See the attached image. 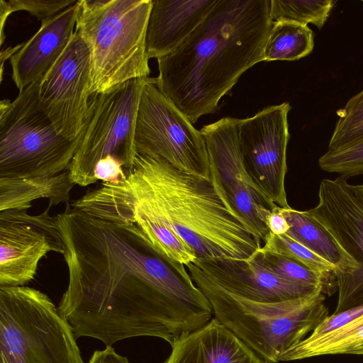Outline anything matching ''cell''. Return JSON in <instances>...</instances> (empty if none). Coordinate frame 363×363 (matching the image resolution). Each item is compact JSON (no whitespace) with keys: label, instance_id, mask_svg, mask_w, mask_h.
I'll list each match as a JSON object with an SVG mask.
<instances>
[{"label":"cell","instance_id":"obj_1","mask_svg":"<svg viewBox=\"0 0 363 363\" xmlns=\"http://www.w3.org/2000/svg\"><path fill=\"white\" fill-rule=\"evenodd\" d=\"M126 174L125 181L102 182L70 206L116 223L143 220L165 226L196 259H246L262 247L211 172L207 178L138 154Z\"/></svg>","mask_w":363,"mask_h":363},{"label":"cell","instance_id":"obj_2","mask_svg":"<svg viewBox=\"0 0 363 363\" xmlns=\"http://www.w3.org/2000/svg\"><path fill=\"white\" fill-rule=\"evenodd\" d=\"M53 217L69 272L67 289L57 311L70 326L99 307L132 277L190 304L211 308L184 264L160 253L117 223L69 203Z\"/></svg>","mask_w":363,"mask_h":363},{"label":"cell","instance_id":"obj_3","mask_svg":"<svg viewBox=\"0 0 363 363\" xmlns=\"http://www.w3.org/2000/svg\"><path fill=\"white\" fill-rule=\"evenodd\" d=\"M273 21L270 0H218L172 53L157 60V84L194 123L214 113L240 77L263 61Z\"/></svg>","mask_w":363,"mask_h":363},{"label":"cell","instance_id":"obj_4","mask_svg":"<svg viewBox=\"0 0 363 363\" xmlns=\"http://www.w3.org/2000/svg\"><path fill=\"white\" fill-rule=\"evenodd\" d=\"M188 272L209 301L214 317L268 363L281 362L286 351L328 315L322 289L296 299L259 302L233 294L199 274Z\"/></svg>","mask_w":363,"mask_h":363},{"label":"cell","instance_id":"obj_5","mask_svg":"<svg viewBox=\"0 0 363 363\" xmlns=\"http://www.w3.org/2000/svg\"><path fill=\"white\" fill-rule=\"evenodd\" d=\"M152 0H80L76 23L91 52L90 96L149 77L146 30Z\"/></svg>","mask_w":363,"mask_h":363},{"label":"cell","instance_id":"obj_6","mask_svg":"<svg viewBox=\"0 0 363 363\" xmlns=\"http://www.w3.org/2000/svg\"><path fill=\"white\" fill-rule=\"evenodd\" d=\"M40 83L19 91L11 101H0V178L55 176L69 170L79 147L60 134L42 109Z\"/></svg>","mask_w":363,"mask_h":363},{"label":"cell","instance_id":"obj_7","mask_svg":"<svg viewBox=\"0 0 363 363\" xmlns=\"http://www.w3.org/2000/svg\"><path fill=\"white\" fill-rule=\"evenodd\" d=\"M76 340L47 294L0 286V363H84Z\"/></svg>","mask_w":363,"mask_h":363},{"label":"cell","instance_id":"obj_8","mask_svg":"<svg viewBox=\"0 0 363 363\" xmlns=\"http://www.w3.org/2000/svg\"><path fill=\"white\" fill-rule=\"evenodd\" d=\"M127 81L105 92L91 96L79 147L69 169L74 185L96 182L98 162L111 155L125 172L133 168L137 155L135 130L143 86L147 79Z\"/></svg>","mask_w":363,"mask_h":363},{"label":"cell","instance_id":"obj_9","mask_svg":"<svg viewBox=\"0 0 363 363\" xmlns=\"http://www.w3.org/2000/svg\"><path fill=\"white\" fill-rule=\"evenodd\" d=\"M148 77L141 92L135 130L138 154L160 157L176 167L210 178L206 142L201 130Z\"/></svg>","mask_w":363,"mask_h":363},{"label":"cell","instance_id":"obj_10","mask_svg":"<svg viewBox=\"0 0 363 363\" xmlns=\"http://www.w3.org/2000/svg\"><path fill=\"white\" fill-rule=\"evenodd\" d=\"M239 119L225 117L204 125L201 132L208 154L211 172L229 201L262 242L270 235L267 220L278 207L255 184L242 162L238 142Z\"/></svg>","mask_w":363,"mask_h":363},{"label":"cell","instance_id":"obj_11","mask_svg":"<svg viewBox=\"0 0 363 363\" xmlns=\"http://www.w3.org/2000/svg\"><path fill=\"white\" fill-rule=\"evenodd\" d=\"M289 103L265 107L239 119L238 142L245 167L255 184L277 206L289 207L285 190L289 140Z\"/></svg>","mask_w":363,"mask_h":363},{"label":"cell","instance_id":"obj_12","mask_svg":"<svg viewBox=\"0 0 363 363\" xmlns=\"http://www.w3.org/2000/svg\"><path fill=\"white\" fill-rule=\"evenodd\" d=\"M91 52L75 28L69 45L39 84L38 99L57 131L74 140L82 133L89 104Z\"/></svg>","mask_w":363,"mask_h":363},{"label":"cell","instance_id":"obj_13","mask_svg":"<svg viewBox=\"0 0 363 363\" xmlns=\"http://www.w3.org/2000/svg\"><path fill=\"white\" fill-rule=\"evenodd\" d=\"M358 264L353 274L336 279L338 299L335 313L363 304V208L352 184L340 177L320 184L318 203L308 210Z\"/></svg>","mask_w":363,"mask_h":363},{"label":"cell","instance_id":"obj_14","mask_svg":"<svg viewBox=\"0 0 363 363\" xmlns=\"http://www.w3.org/2000/svg\"><path fill=\"white\" fill-rule=\"evenodd\" d=\"M50 208L38 215L27 210L0 211V286H23L34 279L40 260L49 252L64 254Z\"/></svg>","mask_w":363,"mask_h":363},{"label":"cell","instance_id":"obj_15","mask_svg":"<svg viewBox=\"0 0 363 363\" xmlns=\"http://www.w3.org/2000/svg\"><path fill=\"white\" fill-rule=\"evenodd\" d=\"M186 267L225 291L254 301L273 303L289 301L322 289L302 286L286 281L250 258L196 259Z\"/></svg>","mask_w":363,"mask_h":363},{"label":"cell","instance_id":"obj_16","mask_svg":"<svg viewBox=\"0 0 363 363\" xmlns=\"http://www.w3.org/2000/svg\"><path fill=\"white\" fill-rule=\"evenodd\" d=\"M80 0L41 23L39 30L9 59L12 79L19 91L40 83L71 41Z\"/></svg>","mask_w":363,"mask_h":363},{"label":"cell","instance_id":"obj_17","mask_svg":"<svg viewBox=\"0 0 363 363\" xmlns=\"http://www.w3.org/2000/svg\"><path fill=\"white\" fill-rule=\"evenodd\" d=\"M218 0H152L146 30L148 58L174 52L203 21Z\"/></svg>","mask_w":363,"mask_h":363},{"label":"cell","instance_id":"obj_18","mask_svg":"<svg viewBox=\"0 0 363 363\" xmlns=\"http://www.w3.org/2000/svg\"><path fill=\"white\" fill-rule=\"evenodd\" d=\"M164 363H268L213 317L172 345Z\"/></svg>","mask_w":363,"mask_h":363},{"label":"cell","instance_id":"obj_19","mask_svg":"<svg viewBox=\"0 0 363 363\" xmlns=\"http://www.w3.org/2000/svg\"><path fill=\"white\" fill-rule=\"evenodd\" d=\"M279 211L290 226L286 235L331 263L335 268V279L350 275L359 269L358 264L309 211H297L289 206L279 207Z\"/></svg>","mask_w":363,"mask_h":363},{"label":"cell","instance_id":"obj_20","mask_svg":"<svg viewBox=\"0 0 363 363\" xmlns=\"http://www.w3.org/2000/svg\"><path fill=\"white\" fill-rule=\"evenodd\" d=\"M74 184L69 170L55 176L35 178H0V211L28 210L31 202L48 199V207L68 203Z\"/></svg>","mask_w":363,"mask_h":363},{"label":"cell","instance_id":"obj_21","mask_svg":"<svg viewBox=\"0 0 363 363\" xmlns=\"http://www.w3.org/2000/svg\"><path fill=\"white\" fill-rule=\"evenodd\" d=\"M338 354H363V316L324 335L306 337L286 351L281 361Z\"/></svg>","mask_w":363,"mask_h":363},{"label":"cell","instance_id":"obj_22","mask_svg":"<svg viewBox=\"0 0 363 363\" xmlns=\"http://www.w3.org/2000/svg\"><path fill=\"white\" fill-rule=\"evenodd\" d=\"M313 33L294 21H273L263 52V61L297 60L310 54L314 47Z\"/></svg>","mask_w":363,"mask_h":363},{"label":"cell","instance_id":"obj_23","mask_svg":"<svg viewBox=\"0 0 363 363\" xmlns=\"http://www.w3.org/2000/svg\"><path fill=\"white\" fill-rule=\"evenodd\" d=\"M250 258L267 270L291 283L306 287L320 288L324 294L330 292L332 286L323 277L293 259L264 252L259 249Z\"/></svg>","mask_w":363,"mask_h":363},{"label":"cell","instance_id":"obj_24","mask_svg":"<svg viewBox=\"0 0 363 363\" xmlns=\"http://www.w3.org/2000/svg\"><path fill=\"white\" fill-rule=\"evenodd\" d=\"M335 3V0H270V15L273 21L312 23L320 29Z\"/></svg>","mask_w":363,"mask_h":363},{"label":"cell","instance_id":"obj_25","mask_svg":"<svg viewBox=\"0 0 363 363\" xmlns=\"http://www.w3.org/2000/svg\"><path fill=\"white\" fill-rule=\"evenodd\" d=\"M259 250L293 259L323 277L330 285L332 280L336 281L335 268L331 263L286 234L270 233Z\"/></svg>","mask_w":363,"mask_h":363},{"label":"cell","instance_id":"obj_26","mask_svg":"<svg viewBox=\"0 0 363 363\" xmlns=\"http://www.w3.org/2000/svg\"><path fill=\"white\" fill-rule=\"evenodd\" d=\"M336 113L339 119L329 141V151L344 148L363 137V90Z\"/></svg>","mask_w":363,"mask_h":363},{"label":"cell","instance_id":"obj_27","mask_svg":"<svg viewBox=\"0 0 363 363\" xmlns=\"http://www.w3.org/2000/svg\"><path fill=\"white\" fill-rule=\"evenodd\" d=\"M77 1L78 0H0L1 45L5 38L4 34L5 22L11 13L26 11L40 21L42 23Z\"/></svg>","mask_w":363,"mask_h":363},{"label":"cell","instance_id":"obj_28","mask_svg":"<svg viewBox=\"0 0 363 363\" xmlns=\"http://www.w3.org/2000/svg\"><path fill=\"white\" fill-rule=\"evenodd\" d=\"M323 171L346 177L363 174V137L335 151L328 150L318 160Z\"/></svg>","mask_w":363,"mask_h":363},{"label":"cell","instance_id":"obj_29","mask_svg":"<svg viewBox=\"0 0 363 363\" xmlns=\"http://www.w3.org/2000/svg\"><path fill=\"white\" fill-rule=\"evenodd\" d=\"M363 316V304L328 315L308 337L315 338L333 332Z\"/></svg>","mask_w":363,"mask_h":363},{"label":"cell","instance_id":"obj_30","mask_svg":"<svg viewBox=\"0 0 363 363\" xmlns=\"http://www.w3.org/2000/svg\"><path fill=\"white\" fill-rule=\"evenodd\" d=\"M94 175L96 182L101 180L106 183H120L127 178V174L121 163L111 155L98 162Z\"/></svg>","mask_w":363,"mask_h":363},{"label":"cell","instance_id":"obj_31","mask_svg":"<svg viewBox=\"0 0 363 363\" xmlns=\"http://www.w3.org/2000/svg\"><path fill=\"white\" fill-rule=\"evenodd\" d=\"M88 363H130L127 357L119 355L111 346L103 350H96Z\"/></svg>","mask_w":363,"mask_h":363},{"label":"cell","instance_id":"obj_32","mask_svg":"<svg viewBox=\"0 0 363 363\" xmlns=\"http://www.w3.org/2000/svg\"><path fill=\"white\" fill-rule=\"evenodd\" d=\"M267 225L270 233L277 235L286 234L290 228L286 218L279 211V206L271 212L267 220Z\"/></svg>","mask_w":363,"mask_h":363},{"label":"cell","instance_id":"obj_33","mask_svg":"<svg viewBox=\"0 0 363 363\" xmlns=\"http://www.w3.org/2000/svg\"><path fill=\"white\" fill-rule=\"evenodd\" d=\"M23 45V43L21 44H18L14 47H9L6 49L1 50L0 52V62H1V67H0V75H1V82L3 80V70H4V64L6 60L10 59L11 57L15 54L18 50H19Z\"/></svg>","mask_w":363,"mask_h":363},{"label":"cell","instance_id":"obj_34","mask_svg":"<svg viewBox=\"0 0 363 363\" xmlns=\"http://www.w3.org/2000/svg\"><path fill=\"white\" fill-rule=\"evenodd\" d=\"M353 192L363 208V184L352 185Z\"/></svg>","mask_w":363,"mask_h":363},{"label":"cell","instance_id":"obj_35","mask_svg":"<svg viewBox=\"0 0 363 363\" xmlns=\"http://www.w3.org/2000/svg\"><path fill=\"white\" fill-rule=\"evenodd\" d=\"M362 2H363V0H362Z\"/></svg>","mask_w":363,"mask_h":363}]
</instances>
